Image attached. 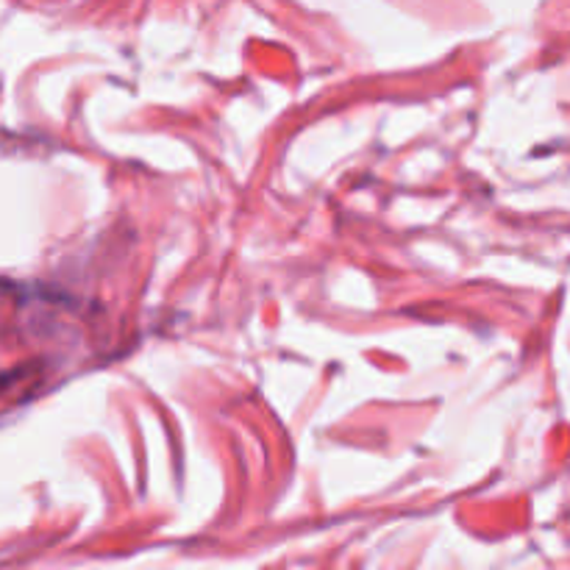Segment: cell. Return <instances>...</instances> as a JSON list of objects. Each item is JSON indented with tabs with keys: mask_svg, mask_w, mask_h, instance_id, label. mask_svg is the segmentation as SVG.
I'll return each instance as SVG.
<instances>
[]
</instances>
